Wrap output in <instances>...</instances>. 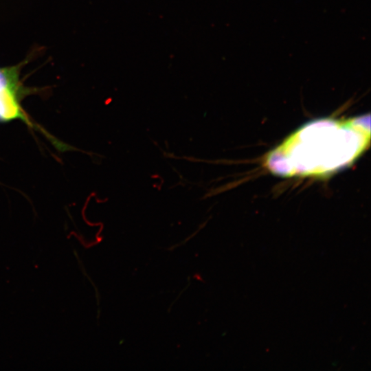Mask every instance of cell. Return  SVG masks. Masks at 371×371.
Instances as JSON below:
<instances>
[{"label": "cell", "mask_w": 371, "mask_h": 371, "mask_svg": "<svg viewBox=\"0 0 371 371\" xmlns=\"http://www.w3.org/2000/svg\"><path fill=\"white\" fill-rule=\"evenodd\" d=\"M27 91L20 79L18 66L0 67V122L20 120L30 127H38L21 104Z\"/></svg>", "instance_id": "6da1fadb"}]
</instances>
